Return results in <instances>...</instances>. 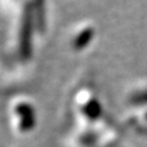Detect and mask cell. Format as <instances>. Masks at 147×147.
I'll return each instance as SVG.
<instances>
[{
  "instance_id": "6da1fadb",
  "label": "cell",
  "mask_w": 147,
  "mask_h": 147,
  "mask_svg": "<svg viewBox=\"0 0 147 147\" xmlns=\"http://www.w3.org/2000/svg\"><path fill=\"white\" fill-rule=\"evenodd\" d=\"M95 27L89 22L80 23L74 30H73L71 38H69V45L73 51L81 52L85 49H87L90 43L94 41L95 37Z\"/></svg>"
},
{
  "instance_id": "7a4b0ae2",
  "label": "cell",
  "mask_w": 147,
  "mask_h": 147,
  "mask_svg": "<svg viewBox=\"0 0 147 147\" xmlns=\"http://www.w3.org/2000/svg\"><path fill=\"white\" fill-rule=\"evenodd\" d=\"M15 115L20 122V129L22 131L30 130L35 125V111L34 108L28 102H18L14 108Z\"/></svg>"
},
{
  "instance_id": "3957f363",
  "label": "cell",
  "mask_w": 147,
  "mask_h": 147,
  "mask_svg": "<svg viewBox=\"0 0 147 147\" xmlns=\"http://www.w3.org/2000/svg\"><path fill=\"white\" fill-rule=\"evenodd\" d=\"M82 113L90 119H96L100 117L101 113H102V107L98 103V101L94 97L89 98L85 104H82L81 107Z\"/></svg>"
},
{
  "instance_id": "277c9868",
  "label": "cell",
  "mask_w": 147,
  "mask_h": 147,
  "mask_svg": "<svg viewBox=\"0 0 147 147\" xmlns=\"http://www.w3.org/2000/svg\"><path fill=\"white\" fill-rule=\"evenodd\" d=\"M132 104L136 105H141V104H147V88L142 89V90H138L136 92L131 98H130Z\"/></svg>"
}]
</instances>
